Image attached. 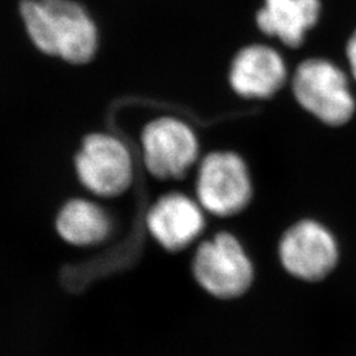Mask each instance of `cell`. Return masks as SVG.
<instances>
[{
    "label": "cell",
    "instance_id": "obj_4",
    "mask_svg": "<svg viewBox=\"0 0 356 356\" xmlns=\"http://www.w3.org/2000/svg\"><path fill=\"white\" fill-rule=\"evenodd\" d=\"M74 169L79 184L99 198L124 194L135 175L127 145L106 132H94L83 138L74 157Z\"/></svg>",
    "mask_w": 356,
    "mask_h": 356
},
{
    "label": "cell",
    "instance_id": "obj_8",
    "mask_svg": "<svg viewBox=\"0 0 356 356\" xmlns=\"http://www.w3.org/2000/svg\"><path fill=\"white\" fill-rule=\"evenodd\" d=\"M145 225L154 242L166 251L178 252L188 248L204 232V210L197 200L172 191L151 206Z\"/></svg>",
    "mask_w": 356,
    "mask_h": 356
},
{
    "label": "cell",
    "instance_id": "obj_7",
    "mask_svg": "<svg viewBox=\"0 0 356 356\" xmlns=\"http://www.w3.org/2000/svg\"><path fill=\"white\" fill-rule=\"evenodd\" d=\"M279 259L294 279L318 282L338 266L339 247L327 227L314 219H302L281 236Z\"/></svg>",
    "mask_w": 356,
    "mask_h": 356
},
{
    "label": "cell",
    "instance_id": "obj_10",
    "mask_svg": "<svg viewBox=\"0 0 356 356\" xmlns=\"http://www.w3.org/2000/svg\"><path fill=\"white\" fill-rule=\"evenodd\" d=\"M319 16L321 0H264L256 15V24L269 38H279L289 48H298Z\"/></svg>",
    "mask_w": 356,
    "mask_h": 356
},
{
    "label": "cell",
    "instance_id": "obj_2",
    "mask_svg": "<svg viewBox=\"0 0 356 356\" xmlns=\"http://www.w3.org/2000/svg\"><path fill=\"white\" fill-rule=\"evenodd\" d=\"M191 272L204 292L219 300L242 297L254 279L252 260L231 232H218L201 243L193 256Z\"/></svg>",
    "mask_w": 356,
    "mask_h": 356
},
{
    "label": "cell",
    "instance_id": "obj_9",
    "mask_svg": "<svg viewBox=\"0 0 356 356\" xmlns=\"http://www.w3.org/2000/svg\"><path fill=\"white\" fill-rule=\"evenodd\" d=\"M288 79L280 53L263 44H252L235 54L229 66L231 89L247 99H268L277 94Z\"/></svg>",
    "mask_w": 356,
    "mask_h": 356
},
{
    "label": "cell",
    "instance_id": "obj_5",
    "mask_svg": "<svg viewBox=\"0 0 356 356\" xmlns=\"http://www.w3.org/2000/svg\"><path fill=\"white\" fill-rule=\"evenodd\" d=\"M252 179L242 157L229 151H216L201 160L195 195L204 213L226 218L234 216L252 200Z\"/></svg>",
    "mask_w": 356,
    "mask_h": 356
},
{
    "label": "cell",
    "instance_id": "obj_11",
    "mask_svg": "<svg viewBox=\"0 0 356 356\" xmlns=\"http://www.w3.org/2000/svg\"><path fill=\"white\" fill-rule=\"evenodd\" d=\"M113 222L102 206L88 198L66 201L56 216L58 236L76 247H91L108 239Z\"/></svg>",
    "mask_w": 356,
    "mask_h": 356
},
{
    "label": "cell",
    "instance_id": "obj_6",
    "mask_svg": "<svg viewBox=\"0 0 356 356\" xmlns=\"http://www.w3.org/2000/svg\"><path fill=\"white\" fill-rule=\"evenodd\" d=\"M140 143L144 165L159 179L182 178L198 160L197 134L186 122L175 116L149 122L141 132Z\"/></svg>",
    "mask_w": 356,
    "mask_h": 356
},
{
    "label": "cell",
    "instance_id": "obj_3",
    "mask_svg": "<svg viewBox=\"0 0 356 356\" xmlns=\"http://www.w3.org/2000/svg\"><path fill=\"white\" fill-rule=\"evenodd\" d=\"M296 101L322 123L339 127L355 113L354 95L343 70L325 58H310L297 66L292 79Z\"/></svg>",
    "mask_w": 356,
    "mask_h": 356
},
{
    "label": "cell",
    "instance_id": "obj_12",
    "mask_svg": "<svg viewBox=\"0 0 356 356\" xmlns=\"http://www.w3.org/2000/svg\"><path fill=\"white\" fill-rule=\"evenodd\" d=\"M346 54H347V60H348L351 74L355 78L356 81V31L353 33V36L350 38V40H348V42H347Z\"/></svg>",
    "mask_w": 356,
    "mask_h": 356
},
{
    "label": "cell",
    "instance_id": "obj_1",
    "mask_svg": "<svg viewBox=\"0 0 356 356\" xmlns=\"http://www.w3.org/2000/svg\"><path fill=\"white\" fill-rule=\"evenodd\" d=\"M20 16L38 51L72 65L90 63L99 35L90 13L73 0H23Z\"/></svg>",
    "mask_w": 356,
    "mask_h": 356
}]
</instances>
